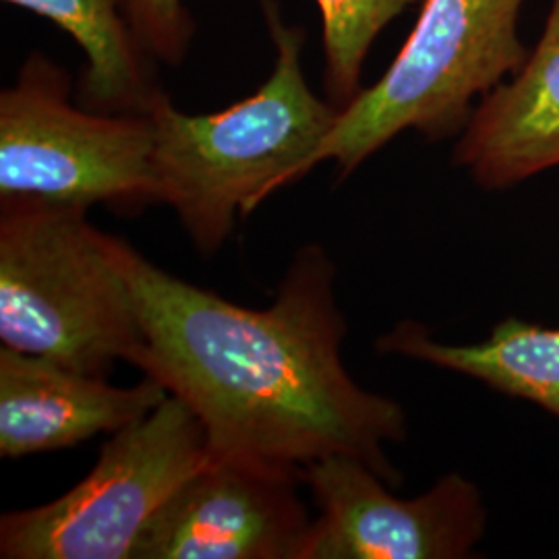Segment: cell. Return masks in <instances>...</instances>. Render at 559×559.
I'll list each match as a JSON object with an SVG mask.
<instances>
[{
  "mask_svg": "<svg viewBox=\"0 0 559 559\" xmlns=\"http://www.w3.org/2000/svg\"><path fill=\"white\" fill-rule=\"evenodd\" d=\"M102 242L140 318L133 365L191 408L212 459L300 477L318 460L353 456L399 483L385 445L406 440V415L342 360L346 320L323 247H300L272 305L253 309L173 276L115 235Z\"/></svg>",
  "mask_w": 559,
  "mask_h": 559,
  "instance_id": "cell-1",
  "label": "cell"
},
{
  "mask_svg": "<svg viewBox=\"0 0 559 559\" xmlns=\"http://www.w3.org/2000/svg\"><path fill=\"white\" fill-rule=\"evenodd\" d=\"M261 11L276 59L255 94L210 115H187L164 94L147 112L154 200L177 214L203 258L221 251L239 216L297 182L338 119L305 78V32L284 21L276 0H261Z\"/></svg>",
  "mask_w": 559,
  "mask_h": 559,
  "instance_id": "cell-2",
  "label": "cell"
},
{
  "mask_svg": "<svg viewBox=\"0 0 559 559\" xmlns=\"http://www.w3.org/2000/svg\"><path fill=\"white\" fill-rule=\"evenodd\" d=\"M85 207L0 201V342L106 378L143 346L131 290Z\"/></svg>",
  "mask_w": 559,
  "mask_h": 559,
  "instance_id": "cell-3",
  "label": "cell"
},
{
  "mask_svg": "<svg viewBox=\"0 0 559 559\" xmlns=\"http://www.w3.org/2000/svg\"><path fill=\"white\" fill-rule=\"evenodd\" d=\"M524 0H425L419 20L376 85L338 112L297 180L334 162L338 179L404 131L427 140L460 135L475 98L487 96L526 60L516 34Z\"/></svg>",
  "mask_w": 559,
  "mask_h": 559,
  "instance_id": "cell-4",
  "label": "cell"
},
{
  "mask_svg": "<svg viewBox=\"0 0 559 559\" xmlns=\"http://www.w3.org/2000/svg\"><path fill=\"white\" fill-rule=\"evenodd\" d=\"M71 94L69 73L38 50L0 92V201L119 214L156 205L152 117L96 112Z\"/></svg>",
  "mask_w": 559,
  "mask_h": 559,
  "instance_id": "cell-5",
  "label": "cell"
},
{
  "mask_svg": "<svg viewBox=\"0 0 559 559\" xmlns=\"http://www.w3.org/2000/svg\"><path fill=\"white\" fill-rule=\"evenodd\" d=\"M212 460L200 419L168 396L112 433L100 459L57 500L2 514V559H131L141 533Z\"/></svg>",
  "mask_w": 559,
  "mask_h": 559,
  "instance_id": "cell-6",
  "label": "cell"
},
{
  "mask_svg": "<svg viewBox=\"0 0 559 559\" xmlns=\"http://www.w3.org/2000/svg\"><path fill=\"white\" fill-rule=\"evenodd\" d=\"M318 516L300 559H462L483 539L487 510L479 487L459 473L413 500L353 456H328L302 468Z\"/></svg>",
  "mask_w": 559,
  "mask_h": 559,
  "instance_id": "cell-7",
  "label": "cell"
},
{
  "mask_svg": "<svg viewBox=\"0 0 559 559\" xmlns=\"http://www.w3.org/2000/svg\"><path fill=\"white\" fill-rule=\"evenodd\" d=\"M297 475L212 459L150 520L131 559H300L313 519Z\"/></svg>",
  "mask_w": 559,
  "mask_h": 559,
  "instance_id": "cell-8",
  "label": "cell"
},
{
  "mask_svg": "<svg viewBox=\"0 0 559 559\" xmlns=\"http://www.w3.org/2000/svg\"><path fill=\"white\" fill-rule=\"evenodd\" d=\"M160 381L143 376L131 388L0 348V456L25 459L112 436L147 417L168 399Z\"/></svg>",
  "mask_w": 559,
  "mask_h": 559,
  "instance_id": "cell-9",
  "label": "cell"
},
{
  "mask_svg": "<svg viewBox=\"0 0 559 559\" xmlns=\"http://www.w3.org/2000/svg\"><path fill=\"white\" fill-rule=\"evenodd\" d=\"M454 164L491 191L559 166V0L514 80L480 98L460 133Z\"/></svg>",
  "mask_w": 559,
  "mask_h": 559,
  "instance_id": "cell-10",
  "label": "cell"
},
{
  "mask_svg": "<svg viewBox=\"0 0 559 559\" xmlns=\"http://www.w3.org/2000/svg\"><path fill=\"white\" fill-rule=\"evenodd\" d=\"M376 348L381 355H400L468 376L506 396L533 402L559 419V328L508 318L480 342L445 344L417 321L406 320L380 336Z\"/></svg>",
  "mask_w": 559,
  "mask_h": 559,
  "instance_id": "cell-11",
  "label": "cell"
},
{
  "mask_svg": "<svg viewBox=\"0 0 559 559\" xmlns=\"http://www.w3.org/2000/svg\"><path fill=\"white\" fill-rule=\"evenodd\" d=\"M52 21L80 46L81 106L110 115H147L164 96L124 0H2Z\"/></svg>",
  "mask_w": 559,
  "mask_h": 559,
  "instance_id": "cell-12",
  "label": "cell"
},
{
  "mask_svg": "<svg viewBox=\"0 0 559 559\" xmlns=\"http://www.w3.org/2000/svg\"><path fill=\"white\" fill-rule=\"evenodd\" d=\"M321 15L325 98L344 108L357 98L362 64L381 32L415 0H316Z\"/></svg>",
  "mask_w": 559,
  "mask_h": 559,
  "instance_id": "cell-13",
  "label": "cell"
},
{
  "mask_svg": "<svg viewBox=\"0 0 559 559\" xmlns=\"http://www.w3.org/2000/svg\"><path fill=\"white\" fill-rule=\"evenodd\" d=\"M127 15L150 59L179 67L195 38V21L185 0H124Z\"/></svg>",
  "mask_w": 559,
  "mask_h": 559,
  "instance_id": "cell-14",
  "label": "cell"
}]
</instances>
